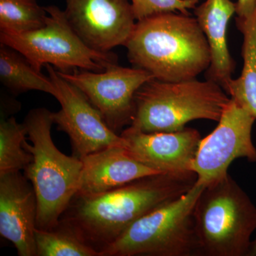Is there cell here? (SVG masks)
I'll list each match as a JSON object with an SVG mask.
<instances>
[{
	"label": "cell",
	"instance_id": "6da1fadb",
	"mask_svg": "<svg viewBox=\"0 0 256 256\" xmlns=\"http://www.w3.org/2000/svg\"><path fill=\"white\" fill-rule=\"evenodd\" d=\"M196 173L150 175L110 191L75 196L60 222L100 254L136 220L190 191Z\"/></svg>",
	"mask_w": 256,
	"mask_h": 256
},
{
	"label": "cell",
	"instance_id": "7a4b0ae2",
	"mask_svg": "<svg viewBox=\"0 0 256 256\" xmlns=\"http://www.w3.org/2000/svg\"><path fill=\"white\" fill-rule=\"evenodd\" d=\"M124 46L133 67L162 82L195 79L212 60L196 18L182 13H160L137 21Z\"/></svg>",
	"mask_w": 256,
	"mask_h": 256
},
{
	"label": "cell",
	"instance_id": "3957f363",
	"mask_svg": "<svg viewBox=\"0 0 256 256\" xmlns=\"http://www.w3.org/2000/svg\"><path fill=\"white\" fill-rule=\"evenodd\" d=\"M53 114L45 108L32 109L23 122L32 142L25 141L24 148L33 156L24 175L36 194L40 230H50L60 223L78 191L82 168L80 158L66 156L54 143Z\"/></svg>",
	"mask_w": 256,
	"mask_h": 256
},
{
	"label": "cell",
	"instance_id": "277c9868",
	"mask_svg": "<svg viewBox=\"0 0 256 256\" xmlns=\"http://www.w3.org/2000/svg\"><path fill=\"white\" fill-rule=\"evenodd\" d=\"M130 127L143 132L181 130L198 119L218 122L230 98L217 82L192 79L178 82L152 78L134 94Z\"/></svg>",
	"mask_w": 256,
	"mask_h": 256
},
{
	"label": "cell",
	"instance_id": "5b68a950",
	"mask_svg": "<svg viewBox=\"0 0 256 256\" xmlns=\"http://www.w3.org/2000/svg\"><path fill=\"white\" fill-rule=\"evenodd\" d=\"M194 216L200 256H248L256 206L232 176L204 186Z\"/></svg>",
	"mask_w": 256,
	"mask_h": 256
},
{
	"label": "cell",
	"instance_id": "8992f818",
	"mask_svg": "<svg viewBox=\"0 0 256 256\" xmlns=\"http://www.w3.org/2000/svg\"><path fill=\"white\" fill-rule=\"evenodd\" d=\"M204 186L196 182L180 198L143 216L100 256H200L194 210Z\"/></svg>",
	"mask_w": 256,
	"mask_h": 256
},
{
	"label": "cell",
	"instance_id": "52a82bcc",
	"mask_svg": "<svg viewBox=\"0 0 256 256\" xmlns=\"http://www.w3.org/2000/svg\"><path fill=\"white\" fill-rule=\"evenodd\" d=\"M48 13L46 24L34 31L23 34L0 32V43L22 54L38 72L46 65L58 72L76 68L102 72L117 64L112 52L101 53L90 50L69 24L64 11L56 6H45Z\"/></svg>",
	"mask_w": 256,
	"mask_h": 256
},
{
	"label": "cell",
	"instance_id": "ba28073f",
	"mask_svg": "<svg viewBox=\"0 0 256 256\" xmlns=\"http://www.w3.org/2000/svg\"><path fill=\"white\" fill-rule=\"evenodd\" d=\"M57 72L86 96L100 111L108 127L119 134L132 124L136 92L144 82L154 78L142 69L126 68L118 64L102 72Z\"/></svg>",
	"mask_w": 256,
	"mask_h": 256
},
{
	"label": "cell",
	"instance_id": "9c48e42d",
	"mask_svg": "<svg viewBox=\"0 0 256 256\" xmlns=\"http://www.w3.org/2000/svg\"><path fill=\"white\" fill-rule=\"evenodd\" d=\"M256 120L230 98L217 127L200 142L192 164L197 184L206 186L223 178L236 159L246 158L256 162V148L252 138Z\"/></svg>",
	"mask_w": 256,
	"mask_h": 256
},
{
	"label": "cell",
	"instance_id": "30bf717a",
	"mask_svg": "<svg viewBox=\"0 0 256 256\" xmlns=\"http://www.w3.org/2000/svg\"><path fill=\"white\" fill-rule=\"evenodd\" d=\"M46 68L60 105L53 114L54 122L58 130L68 134L74 156L82 159L110 146L126 148V140L108 127L100 111L78 88L62 78L52 65Z\"/></svg>",
	"mask_w": 256,
	"mask_h": 256
},
{
	"label": "cell",
	"instance_id": "8fae6325",
	"mask_svg": "<svg viewBox=\"0 0 256 256\" xmlns=\"http://www.w3.org/2000/svg\"><path fill=\"white\" fill-rule=\"evenodd\" d=\"M66 16L90 50L108 53L127 43L137 21L128 0H66Z\"/></svg>",
	"mask_w": 256,
	"mask_h": 256
},
{
	"label": "cell",
	"instance_id": "7c38bea8",
	"mask_svg": "<svg viewBox=\"0 0 256 256\" xmlns=\"http://www.w3.org/2000/svg\"><path fill=\"white\" fill-rule=\"evenodd\" d=\"M120 136L126 140L128 154L152 169L175 175L195 173L192 164L202 140L196 130L146 133L128 126Z\"/></svg>",
	"mask_w": 256,
	"mask_h": 256
},
{
	"label": "cell",
	"instance_id": "4fadbf2b",
	"mask_svg": "<svg viewBox=\"0 0 256 256\" xmlns=\"http://www.w3.org/2000/svg\"><path fill=\"white\" fill-rule=\"evenodd\" d=\"M37 201L32 184L18 172L0 178V234L20 256H36Z\"/></svg>",
	"mask_w": 256,
	"mask_h": 256
},
{
	"label": "cell",
	"instance_id": "5bb4252c",
	"mask_svg": "<svg viewBox=\"0 0 256 256\" xmlns=\"http://www.w3.org/2000/svg\"><path fill=\"white\" fill-rule=\"evenodd\" d=\"M82 168L76 196L98 194L144 176L161 174L128 154L124 146H110L82 158Z\"/></svg>",
	"mask_w": 256,
	"mask_h": 256
},
{
	"label": "cell",
	"instance_id": "9a60e30c",
	"mask_svg": "<svg viewBox=\"0 0 256 256\" xmlns=\"http://www.w3.org/2000/svg\"><path fill=\"white\" fill-rule=\"evenodd\" d=\"M194 10L210 46L212 60L206 78L220 84L225 90L236 67L227 45L226 33L236 4L230 0H206Z\"/></svg>",
	"mask_w": 256,
	"mask_h": 256
},
{
	"label": "cell",
	"instance_id": "2e32d148",
	"mask_svg": "<svg viewBox=\"0 0 256 256\" xmlns=\"http://www.w3.org/2000/svg\"><path fill=\"white\" fill-rule=\"evenodd\" d=\"M0 80L13 94L30 90L46 92L55 97L57 89L50 76L32 66L18 50L0 43Z\"/></svg>",
	"mask_w": 256,
	"mask_h": 256
},
{
	"label": "cell",
	"instance_id": "e0dca14e",
	"mask_svg": "<svg viewBox=\"0 0 256 256\" xmlns=\"http://www.w3.org/2000/svg\"><path fill=\"white\" fill-rule=\"evenodd\" d=\"M236 26L244 35V67L240 76L232 78L225 92L256 118V8L252 18Z\"/></svg>",
	"mask_w": 256,
	"mask_h": 256
},
{
	"label": "cell",
	"instance_id": "ac0fdd59",
	"mask_svg": "<svg viewBox=\"0 0 256 256\" xmlns=\"http://www.w3.org/2000/svg\"><path fill=\"white\" fill-rule=\"evenodd\" d=\"M36 256H100L72 227L60 222L50 230L35 232Z\"/></svg>",
	"mask_w": 256,
	"mask_h": 256
},
{
	"label": "cell",
	"instance_id": "d6986e66",
	"mask_svg": "<svg viewBox=\"0 0 256 256\" xmlns=\"http://www.w3.org/2000/svg\"><path fill=\"white\" fill-rule=\"evenodd\" d=\"M28 136L24 124L14 117L0 124V178L18 172L31 163L33 156L24 148Z\"/></svg>",
	"mask_w": 256,
	"mask_h": 256
},
{
	"label": "cell",
	"instance_id": "ffe728a7",
	"mask_svg": "<svg viewBox=\"0 0 256 256\" xmlns=\"http://www.w3.org/2000/svg\"><path fill=\"white\" fill-rule=\"evenodd\" d=\"M48 13L36 0H0V32L23 34L46 24Z\"/></svg>",
	"mask_w": 256,
	"mask_h": 256
},
{
	"label": "cell",
	"instance_id": "44dd1931",
	"mask_svg": "<svg viewBox=\"0 0 256 256\" xmlns=\"http://www.w3.org/2000/svg\"><path fill=\"white\" fill-rule=\"evenodd\" d=\"M200 0H131L136 20L164 12H178L190 14Z\"/></svg>",
	"mask_w": 256,
	"mask_h": 256
},
{
	"label": "cell",
	"instance_id": "7402d4cb",
	"mask_svg": "<svg viewBox=\"0 0 256 256\" xmlns=\"http://www.w3.org/2000/svg\"><path fill=\"white\" fill-rule=\"evenodd\" d=\"M236 4L237 14L236 22L238 25L252 18L256 8V0H238Z\"/></svg>",
	"mask_w": 256,
	"mask_h": 256
},
{
	"label": "cell",
	"instance_id": "603a6c76",
	"mask_svg": "<svg viewBox=\"0 0 256 256\" xmlns=\"http://www.w3.org/2000/svg\"><path fill=\"white\" fill-rule=\"evenodd\" d=\"M248 256H256V238L255 240L252 242V245H250Z\"/></svg>",
	"mask_w": 256,
	"mask_h": 256
}]
</instances>
